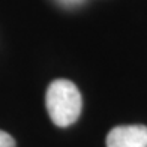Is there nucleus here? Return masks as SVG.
Instances as JSON below:
<instances>
[{"instance_id":"1","label":"nucleus","mask_w":147,"mask_h":147,"mask_svg":"<svg viewBox=\"0 0 147 147\" xmlns=\"http://www.w3.org/2000/svg\"><path fill=\"white\" fill-rule=\"evenodd\" d=\"M45 105L51 122L56 126L66 128L75 123L81 114V93L69 80H54L47 89Z\"/></svg>"},{"instance_id":"3","label":"nucleus","mask_w":147,"mask_h":147,"mask_svg":"<svg viewBox=\"0 0 147 147\" xmlns=\"http://www.w3.org/2000/svg\"><path fill=\"white\" fill-rule=\"evenodd\" d=\"M0 147H15V140L5 131H0Z\"/></svg>"},{"instance_id":"2","label":"nucleus","mask_w":147,"mask_h":147,"mask_svg":"<svg viewBox=\"0 0 147 147\" xmlns=\"http://www.w3.org/2000/svg\"><path fill=\"white\" fill-rule=\"evenodd\" d=\"M107 147H147V128L143 125L116 126L107 135Z\"/></svg>"}]
</instances>
